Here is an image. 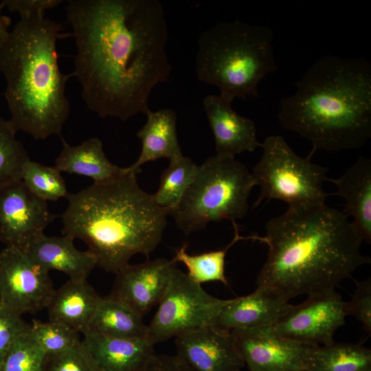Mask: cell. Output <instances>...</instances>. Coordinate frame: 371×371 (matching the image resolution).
Masks as SVG:
<instances>
[{
  "mask_svg": "<svg viewBox=\"0 0 371 371\" xmlns=\"http://www.w3.org/2000/svg\"><path fill=\"white\" fill-rule=\"evenodd\" d=\"M76 47L74 76L87 106L122 121L149 110L168 80V32L157 0H71L65 6Z\"/></svg>",
  "mask_w": 371,
  "mask_h": 371,
  "instance_id": "6da1fadb",
  "label": "cell"
},
{
  "mask_svg": "<svg viewBox=\"0 0 371 371\" xmlns=\"http://www.w3.org/2000/svg\"><path fill=\"white\" fill-rule=\"evenodd\" d=\"M267 260L257 287L289 301L335 290L359 267L370 263L348 216L326 203L289 207L265 225Z\"/></svg>",
  "mask_w": 371,
  "mask_h": 371,
  "instance_id": "7a4b0ae2",
  "label": "cell"
},
{
  "mask_svg": "<svg viewBox=\"0 0 371 371\" xmlns=\"http://www.w3.org/2000/svg\"><path fill=\"white\" fill-rule=\"evenodd\" d=\"M282 98L280 125L317 149L363 147L371 137V64L363 57L327 55L317 60Z\"/></svg>",
  "mask_w": 371,
  "mask_h": 371,
  "instance_id": "3957f363",
  "label": "cell"
},
{
  "mask_svg": "<svg viewBox=\"0 0 371 371\" xmlns=\"http://www.w3.org/2000/svg\"><path fill=\"white\" fill-rule=\"evenodd\" d=\"M126 172L69 194L63 234L82 240L106 272L116 273L135 254L146 256L161 240L168 212Z\"/></svg>",
  "mask_w": 371,
  "mask_h": 371,
  "instance_id": "277c9868",
  "label": "cell"
},
{
  "mask_svg": "<svg viewBox=\"0 0 371 371\" xmlns=\"http://www.w3.org/2000/svg\"><path fill=\"white\" fill-rule=\"evenodd\" d=\"M60 25L45 14L23 17L0 48V73L16 131L36 139L61 137L70 113L65 88L72 74L61 72L56 42Z\"/></svg>",
  "mask_w": 371,
  "mask_h": 371,
  "instance_id": "5b68a950",
  "label": "cell"
},
{
  "mask_svg": "<svg viewBox=\"0 0 371 371\" xmlns=\"http://www.w3.org/2000/svg\"><path fill=\"white\" fill-rule=\"evenodd\" d=\"M273 31L240 21L218 22L198 39L196 73L199 81L216 86L219 95L258 97V86L277 70Z\"/></svg>",
  "mask_w": 371,
  "mask_h": 371,
  "instance_id": "8992f818",
  "label": "cell"
},
{
  "mask_svg": "<svg viewBox=\"0 0 371 371\" xmlns=\"http://www.w3.org/2000/svg\"><path fill=\"white\" fill-rule=\"evenodd\" d=\"M251 173L235 157L216 155L199 166L197 175L171 215L186 235L210 222L243 218L255 186Z\"/></svg>",
  "mask_w": 371,
  "mask_h": 371,
  "instance_id": "52a82bcc",
  "label": "cell"
},
{
  "mask_svg": "<svg viewBox=\"0 0 371 371\" xmlns=\"http://www.w3.org/2000/svg\"><path fill=\"white\" fill-rule=\"evenodd\" d=\"M262 155L251 172L260 194L254 207L262 200L279 199L289 207L325 203L329 194L323 188L328 181L326 167L297 155L283 137L272 135L262 144Z\"/></svg>",
  "mask_w": 371,
  "mask_h": 371,
  "instance_id": "ba28073f",
  "label": "cell"
},
{
  "mask_svg": "<svg viewBox=\"0 0 371 371\" xmlns=\"http://www.w3.org/2000/svg\"><path fill=\"white\" fill-rule=\"evenodd\" d=\"M226 301L210 295L175 267L158 308L147 325L146 339L154 346L181 333L212 326Z\"/></svg>",
  "mask_w": 371,
  "mask_h": 371,
  "instance_id": "9c48e42d",
  "label": "cell"
},
{
  "mask_svg": "<svg viewBox=\"0 0 371 371\" xmlns=\"http://www.w3.org/2000/svg\"><path fill=\"white\" fill-rule=\"evenodd\" d=\"M47 270L22 249L0 251V304L23 315L46 308L55 291Z\"/></svg>",
  "mask_w": 371,
  "mask_h": 371,
  "instance_id": "30bf717a",
  "label": "cell"
},
{
  "mask_svg": "<svg viewBox=\"0 0 371 371\" xmlns=\"http://www.w3.org/2000/svg\"><path fill=\"white\" fill-rule=\"evenodd\" d=\"M345 302L335 290L308 296L273 325L262 327L278 337L310 346L334 341L335 331L345 323Z\"/></svg>",
  "mask_w": 371,
  "mask_h": 371,
  "instance_id": "8fae6325",
  "label": "cell"
},
{
  "mask_svg": "<svg viewBox=\"0 0 371 371\" xmlns=\"http://www.w3.org/2000/svg\"><path fill=\"white\" fill-rule=\"evenodd\" d=\"M56 216L22 181L0 187V243L25 251Z\"/></svg>",
  "mask_w": 371,
  "mask_h": 371,
  "instance_id": "7c38bea8",
  "label": "cell"
},
{
  "mask_svg": "<svg viewBox=\"0 0 371 371\" xmlns=\"http://www.w3.org/2000/svg\"><path fill=\"white\" fill-rule=\"evenodd\" d=\"M249 371L305 370V359L314 346L274 335L263 328L230 330Z\"/></svg>",
  "mask_w": 371,
  "mask_h": 371,
  "instance_id": "4fadbf2b",
  "label": "cell"
},
{
  "mask_svg": "<svg viewBox=\"0 0 371 371\" xmlns=\"http://www.w3.org/2000/svg\"><path fill=\"white\" fill-rule=\"evenodd\" d=\"M176 356L192 371H240L245 363L229 330L208 326L175 337Z\"/></svg>",
  "mask_w": 371,
  "mask_h": 371,
  "instance_id": "5bb4252c",
  "label": "cell"
},
{
  "mask_svg": "<svg viewBox=\"0 0 371 371\" xmlns=\"http://www.w3.org/2000/svg\"><path fill=\"white\" fill-rule=\"evenodd\" d=\"M176 262L157 258L140 264H128L115 274L109 295L144 317L164 297Z\"/></svg>",
  "mask_w": 371,
  "mask_h": 371,
  "instance_id": "9a60e30c",
  "label": "cell"
},
{
  "mask_svg": "<svg viewBox=\"0 0 371 371\" xmlns=\"http://www.w3.org/2000/svg\"><path fill=\"white\" fill-rule=\"evenodd\" d=\"M203 107L214 137L216 155L235 157L261 146L254 122L239 115L233 110L232 102L219 95H207Z\"/></svg>",
  "mask_w": 371,
  "mask_h": 371,
  "instance_id": "2e32d148",
  "label": "cell"
},
{
  "mask_svg": "<svg viewBox=\"0 0 371 371\" xmlns=\"http://www.w3.org/2000/svg\"><path fill=\"white\" fill-rule=\"evenodd\" d=\"M293 305L262 288L246 296L227 300L212 326L226 330L262 328L273 325Z\"/></svg>",
  "mask_w": 371,
  "mask_h": 371,
  "instance_id": "e0dca14e",
  "label": "cell"
},
{
  "mask_svg": "<svg viewBox=\"0 0 371 371\" xmlns=\"http://www.w3.org/2000/svg\"><path fill=\"white\" fill-rule=\"evenodd\" d=\"M82 341L98 371H139L154 353L145 338H122L83 333Z\"/></svg>",
  "mask_w": 371,
  "mask_h": 371,
  "instance_id": "ac0fdd59",
  "label": "cell"
},
{
  "mask_svg": "<svg viewBox=\"0 0 371 371\" xmlns=\"http://www.w3.org/2000/svg\"><path fill=\"white\" fill-rule=\"evenodd\" d=\"M69 235H42L32 242L25 251L38 265L49 271L63 272L74 280H87L98 265L96 258L89 251H80Z\"/></svg>",
  "mask_w": 371,
  "mask_h": 371,
  "instance_id": "d6986e66",
  "label": "cell"
},
{
  "mask_svg": "<svg viewBox=\"0 0 371 371\" xmlns=\"http://www.w3.org/2000/svg\"><path fill=\"white\" fill-rule=\"evenodd\" d=\"M337 187L330 194L342 197L343 212L352 216V223L363 240L371 241V159L359 156L357 161L338 179H328Z\"/></svg>",
  "mask_w": 371,
  "mask_h": 371,
  "instance_id": "ffe728a7",
  "label": "cell"
},
{
  "mask_svg": "<svg viewBox=\"0 0 371 371\" xmlns=\"http://www.w3.org/2000/svg\"><path fill=\"white\" fill-rule=\"evenodd\" d=\"M87 280L69 279L55 289L47 306L49 320L65 324L82 334L100 300Z\"/></svg>",
  "mask_w": 371,
  "mask_h": 371,
  "instance_id": "44dd1931",
  "label": "cell"
},
{
  "mask_svg": "<svg viewBox=\"0 0 371 371\" xmlns=\"http://www.w3.org/2000/svg\"><path fill=\"white\" fill-rule=\"evenodd\" d=\"M143 127L137 133L142 142L138 159L126 167L130 172L139 173L140 167L145 163L161 158L169 160L182 155L177 133V114L172 109L166 108L157 111L149 110Z\"/></svg>",
  "mask_w": 371,
  "mask_h": 371,
  "instance_id": "7402d4cb",
  "label": "cell"
},
{
  "mask_svg": "<svg viewBox=\"0 0 371 371\" xmlns=\"http://www.w3.org/2000/svg\"><path fill=\"white\" fill-rule=\"evenodd\" d=\"M63 148L55 161L59 171L88 177L95 183L104 182L126 172L106 157L102 141L91 137L80 144L71 146L62 137Z\"/></svg>",
  "mask_w": 371,
  "mask_h": 371,
  "instance_id": "603a6c76",
  "label": "cell"
},
{
  "mask_svg": "<svg viewBox=\"0 0 371 371\" xmlns=\"http://www.w3.org/2000/svg\"><path fill=\"white\" fill-rule=\"evenodd\" d=\"M86 331L115 337L146 339L147 325L143 317L109 295L101 297Z\"/></svg>",
  "mask_w": 371,
  "mask_h": 371,
  "instance_id": "cb8c5ba5",
  "label": "cell"
},
{
  "mask_svg": "<svg viewBox=\"0 0 371 371\" xmlns=\"http://www.w3.org/2000/svg\"><path fill=\"white\" fill-rule=\"evenodd\" d=\"M306 371H371V350L361 344L336 343L312 346Z\"/></svg>",
  "mask_w": 371,
  "mask_h": 371,
  "instance_id": "d4e9b609",
  "label": "cell"
},
{
  "mask_svg": "<svg viewBox=\"0 0 371 371\" xmlns=\"http://www.w3.org/2000/svg\"><path fill=\"white\" fill-rule=\"evenodd\" d=\"M198 170L199 166L183 154L170 160L169 166L161 175L157 192L153 194L157 204L166 210L168 215L178 206L194 182Z\"/></svg>",
  "mask_w": 371,
  "mask_h": 371,
  "instance_id": "484cf974",
  "label": "cell"
},
{
  "mask_svg": "<svg viewBox=\"0 0 371 371\" xmlns=\"http://www.w3.org/2000/svg\"><path fill=\"white\" fill-rule=\"evenodd\" d=\"M235 229V236L232 242L224 249L207 251L199 254L190 255L187 253V245L184 244L175 251L172 260L180 262L188 269L187 276L196 284L208 282H220L227 285L225 273V256L227 249L237 240L244 238L238 235L236 222L232 223Z\"/></svg>",
  "mask_w": 371,
  "mask_h": 371,
  "instance_id": "4316f807",
  "label": "cell"
},
{
  "mask_svg": "<svg viewBox=\"0 0 371 371\" xmlns=\"http://www.w3.org/2000/svg\"><path fill=\"white\" fill-rule=\"evenodd\" d=\"M16 133L10 120L0 117V187L21 181L24 166L30 159Z\"/></svg>",
  "mask_w": 371,
  "mask_h": 371,
  "instance_id": "83f0119b",
  "label": "cell"
},
{
  "mask_svg": "<svg viewBox=\"0 0 371 371\" xmlns=\"http://www.w3.org/2000/svg\"><path fill=\"white\" fill-rule=\"evenodd\" d=\"M21 181L31 192L45 201H56L69 194L61 172L54 166L29 159L24 166Z\"/></svg>",
  "mask_w": 371,
  "mask_h": 371,
  "instance_id": "f1b7e54d",
  "label": "cell"
},
{
  "mask_svg": "<svg viewBox=\"0 0 371 371\" xmlns=\"http://www.w3.org/2000/svg\"><path fill=\"white\" fill-rule=\"evenodd\" d=\"M30 330L40 348L46 354H54L79 346L80 333L62 323L32 319Z\"/></svg>",
  "mask_w": 371,
  "mask_h": 371,
  "instance_id": "f546056e",
  "label": "cell"
},
{
  "mask_svg": "<svg viewBox=\"0 0 371 371\" xmlns=\"http://www.w3.org/2000/svg\"><path fill=\"white\" fill-rule=\"evenodd\" d=\"M45 356L32 335L29 324L4 356L0 371H42Z\"/></svg>",
  "mask_w": 371,
  "mask_h": 371,
  "instance_id": "4dcf8cb0",
  "label": "cell"
},
{
  "mask_svg": "<svg viewBox=\"0 0 371 371\" xmlns=\"http://www.w3.org/2000/svg\"><path fill=\"white\" fill-rule=\"evenodd\" d=\"M42 371H98L82 344L63 352L46 354Z\"/></svg>",
  "mask_w": 371,
  "mask_h": 371,
  "instance_id": "1f68e13d",
  "label": "cell"
},
{
  "mask_svg": "<svg viewBox=\"0 0 371 371\" xmlns=\"http://www.w3.org/2000/svg\"><path fill=\"white\" fill-rule=\"evenodd\" d=\"M356 288L348 302H345L346 315L355 316L363 329L371 334V280L370 278L355 281Z\"/></svg>",
  "mask_w": 371,
  "mask_h": 371,
  "instance_id": "d6a6232c",
  "label": "cell"
},
{
  "mask_svg": "<svg viewBox=\"0 0 371 371\" xmlns=\"http://www.w3.org/2000/svg\"><path fill=\"white\" fill-rule=\"evenodd\" d=\"M29 326L22 315L0 304V363L16 339Z\"/></svg>",
  "mask_w": 371,
  "mask_h": 371,
  "instance_id": "836d02e7",
  "label": "cell"
},
{
  "mask_svg": "<svg viewBox=\"0 0 371 371\" xmlns=\"http://www.w3.org/2000/svg\"><path fill=\"white\" fill-rule=\"evenodd\" d=\"M63 2L62 0H3L0 4L12 12H16L20 18L45 14Z\"/></svg>",
  "mask_w": 371,
  "mask_h": 371,
  "instance_id": "e575fe53",
  "label": "cell"
},
{
  "mask_svg": "<svg viewBox=\"0 0 371 371\" xmlns=\"http://www.w3.org/2000/svg\"><path fill=\"white\" fill-rule=\"evenodd\" d=\"M139 371H192L179 358L153 353Z\"/></svg>",
  "mask_w": 371,
  "mask_h": 371,
  "instance_id": "d590c367",
  "label": "cell"
},
{
  "mask_svg": "<svg viewBox=\"0 0 371 371\" xmlns=\"http://www.w3.org/2000/svg\"><path fill=\"white\" fill-rule=\"evenodd\" d=\"M3 8L0 4V48L8 39L10 30L9 27L11 24V19L3 15L1 12Z\"/></svg>",
  "mask_w": 371,
  "mask_h": 371,
  "instance_id": "8d00e7d4",
  "label": "cell"
},
{
  "mask_svg": "<svg viewBox=\"0 0 371 371\" xmlns=\"http://www.w3.org/2000/svg\"><path fill=\"white\" fill-rule=\"evenodd\" d=\"M296 371H306V370H296Z\"/></svg>",
  "mask_w": 371,
  "mask_h": 371,
  "instance_id": "74e56055",
  "label": "cell"
}]
</instances>
